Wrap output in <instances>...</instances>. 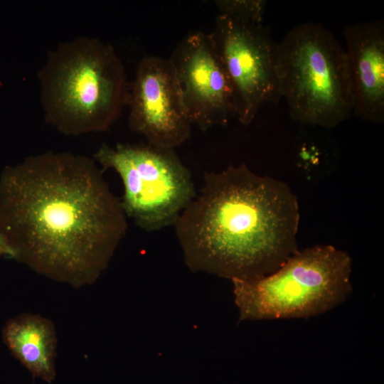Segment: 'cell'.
I'll return each instance as SVG.
<instances>
[{"instance_id":"1","label":"cell","mask_w":384,"mask_h":384,"mask_svg":"<svg viewBox=\"0 0 384 384\" xmlns=\"http://www.w3.org/2000/svg\"><path fill=\"white\" fill-rule=\"evenodd\" d=\"M127 230L93 158L46 151L0 174V235L10 258L75 289L93 284Z\"/></svg>"},{"instance_id":"2","label":"cell","mask_w":384,"mask_h":384,"mask_svg":"<svg viewBox=\"0 0 384 384\" xmlns=\"http://www.w3.org/2000/svg\"><path fill=\"white\" fill-rule=\"evenodd\" d=\"M299 218L286 183L242 163L206 173L173 225L191 271L247 280L272 274L298 250Z\"/></svg>"},{"instance_id":"3","label":"cell","mask_w":384,"mask_h":384,"mask_svg":"<svg viewBox=\"0 0 384 384\" xmlns=\"http://www.w3.org/2000/svg\"><path fill=\"white\" fill-rule=\"evenodd\" d=\"M37 76L45 120L66 136L107 131L128 105L123 63L111 45L96 38L59 43Z\"/></svg>"},{"instance_id":"4","label":"cell","mask_w":384,"mask_h":384,"mask_svg":"<svg viewBox=\"0 0 384 384\" xmlns=\"http://www.w3.org/2000/svg\"><path fill=\"white\" fill-rule=\"evenodd\" d=\"M275 68L280 97L294 120L334 127L353 114L346 50L322 25L304 23L288 31L276 46Z\"/></svg>"},{"instance_id":"5","label":"cell","mask_w":384,"mask_h":384,"mask_svg":"<svg viewBox=\"0 0 384 384\" xmlns=\"http://www.w3.org/2000/svg\"><path fill=\"white\" fill-rule=\"evenodd\" d=\"M350 255L330 245L297 250L277 271L233 279L239 321L309 318L346 300L352 291Z\"/></svg>"},{"instance_id":"6","label":"cell","mask_w":384,"mask_h":384,"mask_svg":"<svg viewBox=\"0 0 384 384\" xmlns=\"http://www.w3.org/2000/svg\"><path fill=\"white\" fill-rule=\"evenodd\" d=\"M93 159L119 175L123 211L144 230L173 225L196 195L191 174L174 149L148 143L103 144Z\"/></svg>"},{"instance_id":"7","label":"cell","mask_w":384,"mask_h":384,"mask_svg":"<svg viewBox=\"0 0 384 384\" xmlns=\"http://www.w3.org/2000/svg\"><path fill=\"white\" fill-rule=\"evenodd\" d=\"M210 36L231 87L235 117L248 125L262 105L281 98L270 31L263 23L218 14Z\"/></svg>"},{"instance_id":"8","label":"cell","mask_w":384,"mask_h":384,"mask_svg":"<svg viewBox=\"0 0 384 384\" xmlns=\"http://www.w3.org/2000/svg\"><path fill=\"white\" fill-rule=\"evenodd\" d=\"M130 129L146 143L175 149L191 137L192 124L170 59L142 58L130 85Z\"/></svg>"},{"instance_id":"9","label":"cell","mask_w":384,"mask_h":384,"mask_svg":"<svg viewBox=\"0 0 384 384\" xmlns=\"http://www.w3.org/2000/svg\"><path fill=\"white\" fill-rule=\"evenodd\" d=\"M190 121L205 131L235 117L231 87L210 33L186 36L169 58Z\"/></svg>"},{"instance_id":"10","label":"cell","mask_w":384,"mask_h":384,"mask_svg":"<svg viewBox=\"0 0 384 384\" xmlns=\"http://www.w3.org/2000/svg\"><path fill=\"white\" fill-rule=\"evenodd\" d=\"M353 87V114L372 123L384 121V23L358 22L343 31Z\"/></svg>"},{"instance_id":"11","label":"cell","mask_w":384,"mask_h":384,"mask_svg":"<svg viewBox=\"0 0 384 384\" xmlns=\"http://www.w3.org/2000/svg\"><path fill=\"white\" fill-rule=\"evenodd\" d=\"M1 335L12 356L33 377L48 383L55 380L58 336L50 319L38 314L21 313L6 321Z\"/></svg>"},{"instance_id":"12","label":"cell","mask_w":384,"mask_h":384,"mask_svg":"<svg viewBox=\"0 0 384 384\" xmlns=\"http://www.w3.org/2000/svg\"><path fill=\"white\" fill-rule=\"evenodd\" d=\"M215 4L218 14L263 23L267 1L264 0H218L215 1Z\"/></svg>"},{"instance_id":"13","label":"cell","mask_w":384,"mask_h":384,"mask_svg":"<svg viewBox=\"0 0 384 384\" xmlns=\"http://www.w3.org/2000/svg\"><path fill=\"white\" fill-rule=\"evenodd\" d=\"M9 255L8 247L0 235V259L4 256L9 257Z\"/></svg>"}]
</instances>
